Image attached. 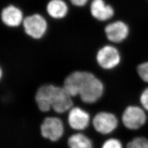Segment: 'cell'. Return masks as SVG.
Listing matches in <instances>:
<instances>
[{"label":"cell","mask_w":148,"mask_h":148,"mask_svg":"<svg viewBox=\"0 0 148 148\" xmlns=\"http://www.w3.org/2000/svg\"><path fill=\"white\" fill-rule=\"evenodd\" d=\"M63 87L73 98H79L83 103L98 102L105 92L103 82L91 72L76 70L64 79Z\"/></svg>","instance_id":"obj_1"},{"label":"cell","mask_w":148,"mask_h":148,"mask_svg":"<svg viewBox=\"0 0 148 148\" xmlns=\"http://www.w3.org/2000/svg\"><path fill=\"white\" fill-rule=\"evenodd\" d=\"M39 98L43 106L57 113H64L74 107V98L63 86L48 84L42 85Z\"/></svg>","instance_id":"obj_2"},{"label":"cell","mask_w":148,"mask_h":148,"mask_svg":"<svg viewBox=\"0 0 148 148\" xmlns=\"http://www.w3.org/2000/svg\"><path fill=\"white\" fill-rule=\"evenodd\" d=\"M121 121L127 131L133 134H137L148 125V112L137 103H131L124 108Z\"/></svg>","instance_id":"obj_3"},{"label":"cell","mask_w":148,"mask_h":148,"mask_svg":"<svg viewBox=\"0 0 148 148\" xmlns=\"http://www.w3.org/2000/svg\"><path fill=\"white\" fill-rule=\"evenodd\" d=\"M96 61L98 65L103 70H114L121 64V52L116 45L111 43L107 44L98 51L96 54Z\"/></svg>","instance_id":"obj_4"},{"label":"cell","mask_w":148,"mask_h":148,"mask_svg":"<svg viewBox=\"0 0 148 148\" xmlns=\"http://www.w3.org/2000/svg\"><path fill=\"white\" fill-rule=\"evenodd\" d=\"M104 32L109 42L114 45L127 41L131 35V28L127 21L121 19L106 22Z\"/></svg>","instance_id":"obj_5"},{"label":"cell","mask_w":148,"mask_h":148,"mask_svg":"<svg viewBox=\"0 0 148 148\" xmlns=\"http://www.w3.org/2000/svg\"><path fill=\"white\" fill-rule=\"evenodd\" d=\"M21 26L27 36L34 40H39L47 32L48 23L44 16L34 13L25 16Z\"/></svg>","instance_id":"obj_6"},{"label":"cell","mask_w":148,"mask_h":148,"mask_svg":"<svg viewBox=\"0 0 148 148\" xmlns=\"http://www.w3.org/2000/svg\"><path fill=\"white\" fill-rule=\"evenodd\" d=\"M119 124L117 117L110 112H98L93 120V125L95 130L105 135L114 132L119 127Z\"/></svg>","instance_id":"obj_7"},{"label":"cell","mask_w":148,"mask_h":148,"mask_svg":"<svg viewBox=\"0 0 148 148\" xmlns=\"http://www.w3.org/2000/svg\"><path fill=\"white\" fill-rule=\"evenodd\" d=\"M88 4L91 16L97 21L109 22L115 16L114 7L106 3L105 0H91Z\"/></svg>","instance_id":"obj_8"},{"label":"cell","mask_w":148,"mask_h":148,"mask_svg":"<svg viewBox=\"0 0 148 148\" xmlns=\"http://www.w3.org/2000/svg\"><path fill=\"white\" fill-rule=\"evenodd\" d=\"M43 137L52 142H56L62 137L64 126L60 119L55 117H46L40 127Z\"/></svg>","instance_id":"obj_9"},{"label":"cell","mask_w":148,"mask_h":148,"mask_svg":"<svg viewBox=\"0 0 148 148\" xmlns=\"http://www.w3.org/2000/svg\"><path fill=\"white\" fill-rule=\"evenodd\" d=\"M24 18L23 12L20 8L14 5L5 6L0 12V21L8 27L16 28L21 27Z\"/></svg>","instance_id":"obj_10"},{"label":"cell","mask_w":148,"mask_h":148,"mask_svg":"<svg viewBox=\"0 0 148 148\" xmlns=\"http://www.w3.org/2000/svg\"><path fill=\"white\" fill-rule=\"evenodd\" d=\"M90 117L88 113L78 106L73 107L69 110L68 122L75 130H84L88 126Z\"/></svg>","instance_id":"obj_11"},{"label":"cell","mask_w":148,"mask_h":148,"mask_svg":"<svg viewBox=\"0 0 148 148\" xmlns=\"http://www.w3.org/2000/svg\"><path fill=\"white\" fill-rule=\"evenodd\" d=\"M69 10V5L65 0H50L46 5L48 16L55 20L65 18Z\"/></svg>","instance_id":"obj_12"},{"label":"cell","mask_w":148,"mask_h":148,"mask_svg":"<svg viewBox=\"0 0 148 148\" xmlns=\"http://www.w3.org/2000/svg\"><path fill=\"white\" fill-rule=\"evenodd\" d=\"M68 143L70 148H93L90 139L81 133L71 136L69 138Z\"/></svg>","instance_id":"obj_13"},{"label":"cell","mask_w":148,"mask_h":148,"mask_svg":"<svg viewBox=\"0 0 148 148\" xmlns=\"http://www.w3.org/2000/svg\"><path fill=\"white\" fill-rule=\"evenodd\" d=\"M125 148H148V137L141 133L136 134L128 139Z\"/></svg>","instance_id":"obj_14"},{"label":"cell","mask_w":148,"mask_h":148,"mask_svg":"<svg viewBox=\"0 0 148 148\" xmlns=\"http://www.w3.org/2000/svg\"><path fill=\"white\" fill-rule=\"evenodd\" d=\"M137 73L140 79L148 84V60L138 65Z\"/></svg>","instance_id":"obj_15"},{"label":"cell","mask_w":148,"mask_h":148,"mask_svg":"<svg viewBox=\"0 0 148 148\" xmlns=\"http://www.w3.org/2000/svg\"><path fill=\"white\" fill-rule=\"evenodd\" d=\"M138 103L148 114V86L140 91L138 97Z\"/></svg>","instance_id":"obj_16"},{"label":"cell","mask_w":148,"mask_h":148,"mask_svg":"<svg viewBox=\"0 0 148 148\" xmlns=\"http://www.w3.org/2000/svg\"><path fill=\"white\" fill-rule=\"evenodd\" d=\"M102 148H123V145L119 139L111 138L106 140L103 144Z\"/></svg>","instance_id":"obj_17"},{"label":"cell","mask_w":148,"mask_h":148,"mask_svg":"<svg viewBox=\"0 0 148 148\" xmlns=\"http://www.w3.org/2000/svg\"><path fill=\"white\" fill-rule=\"evenodd\" d=\"M70 4L76 7H84L87 5L90 0H69ZM68 3V4H69Z\"/></svg>","instance_id":"obj_18"}]
</instances>
